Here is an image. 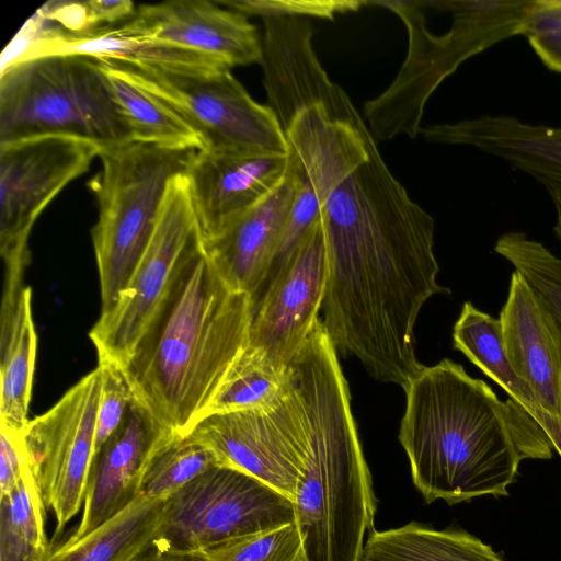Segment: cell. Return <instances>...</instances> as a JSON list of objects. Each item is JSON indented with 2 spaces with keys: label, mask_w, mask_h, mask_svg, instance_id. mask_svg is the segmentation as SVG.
Segmentation results:
<instances>
[{
  "label": "cell",
  "mask_w": 561,
  "mask_h": 561,
  "mask_svg": "<svg viewBox=\"0 0 561 561\" xmlns=\"http://www.w3.org/2000/svg\"><path fill=\"white\" fill-rule=\"evenodd\" d=\"M319 221L327 256L321 320L335 350L402 388L423 368L414 328L437 283L434 218L393 176L376 141L327 191Z\"/></svg>",
  "instance_id": "obj_1"
},
{
  "label": "cell",
  "mask_w": 561,
  "mask_h": 561,
  "mask_svg": "<svg viewBox=\"0 0 561 561\" xmlns=\"http://www.w3.org/2000/svg\"><path fill=\"white\" fill-rule=\"evenodd\" d=\"M399 440L426 503L507 496L525 459L548 460L552 445L513 399L445 358L405 385Z\"/></svg>",
  "instance_id": "obj_2"
},
{
  "label": "cell",
  "mask_w": 561,
  "mask_h": 561,
  "mask_svg": "<svg viewBox=\"0 0 561 561\" xmlns=\"http://www.w3.org/2000/svg\"><path fill=\"white\" fill-rule=\"evenodd\" d=\"M254 307L222 280L204 243L181 270L122 367L135 399L173 436L202 419L248 345Z\"/></svg>",
  "instance_id": "obj_3"
},
{
  "label": "cell",
  "mask_w": 561,
  "mask_h": 561,
  "mask_svg": "<svg viewBox=\"0 0 561 561\" xmlns=\"http://www.w3.org/2000/svg\"><path fill=\"white\" fill-rule=\"evenodd\" d=\"M308 448L293 499L304 561H360L377 499L337 352L319 319L289 364Z\"/></svg>",
  "instance_id": "obj_4"
},
{
  "label": "cell",
  "mask_w": 561,
  "mask_h": 561,
  "mask_svg": "<svg viewBox=\"0 0 561 561\" xmlns=\"http://www.w3.org/2000/svg\"><path fill=\"white\" fill-rule=\"evenodd\" d=\"M533 0H434L427 7L448 12L449 30L442 35L426 27L421 1H370L394 12L409 34L407 57L392 83L367 101L364 114L375 139L399 135L415 138L432 93L467 59L491 46L522 35Z\"/></svg>",
  "instance_id": "obj_5"
},
{
  "label": "cell",
  "mask_w": 561,
  "mask_h": 561,
  "mask_svg": "<svg viewBox=\"0 0 561 561\" xmlns=\"http://www.w3.org/2000/svg\"><path fill=\"white\" fill-rule=\"evenodd\" d=\"M42 136L101 151L133 141L99 59L54 54L0 69V145Z\"/></svg>",
  "instance_id": "obj_6"
},
{
  "label": "cell",
  "mask_w": 561,
  "mask_h": 561,
  "mask_svg": "<svg viewBox=\"0 0 561 561\" xmlns=\"http://www.w3.org/2000/svg\"><path fill=\"white\" fill-rule=\"evenodd\" d=\"M195 151L130 141L100 152L101 169L89 182L98 205L91 238L100 316L128 285L154 234L169 185L184 174Z\"/></svg>",
  "instance_id": "obj_7"
},
{
  "label": "cell",
  "mask_w": 561,
  "mask_h": 561,
  "mask_svg": "<svg viewBox=\"0 0 561 561\" xmlns=\"http://www.w3.org/2000/svg\"><path fill=\"white\" fill-rule=\"evenodd\" d=\"M121 77L174 110L199 135L204 149L287 153L274 111L254 101L231 69L172 73L102 60Z\"/></svg>",
  "instance_id": "obj_8"
},
{
  "label": "cell",
  "mask_w": 561,
  "mask_h": 561,
  "mask_svg": "<svg viewBox=\"0 0 561 561\" xmlns=\"http://www.w3.org/2000/svg\"><path fill=\"white\" fill-rule=\"evenodd\" d=\"M294 519L291 499L244 471L216 465L169 497L153 547L195 552Z\"/></svg>",
  "instance_id": "obj_9"
},
{
  "label": "cell",
  "mask_w": 561,
  "mask_h": 561,
  "mask_svg": "<svg viewBox=\"0 0 561 561\" xmlns=\"http://www.w3.org/2000/svg\"><path fill=\"white\" fill-rule=\"evenodd\" d=\"M202 247L203 236L181 174L169 185L154 234L128 285L89 333L99 362L126 364L181 270Z\"/></svg>",
  "instance_id": "obj_10"
},
{
  "label": "cell",
  "mask_w": 561,
  "mask_h": 561,
  "mask_svg": "<svg viewBox=\"0 0 561 561\" xmlns=\"http://www.w3.org/2000/svg\"><path fill=\"white\" fill-rule=\"evenodd\" d=\"M103 373L98 365L20 434L24 459L56 519L54 538L83 508L94 458Z\"/></svg>",
  "instance_id": "obj_11"
},
{
  "label": "cell",
  "mask_w": 561,
  "mask_h": 561,
  "mask_svg": "<svg viewBox=\"0 0 561 561\" xmlns=\"http://www.w3.org/2000/svg\"><path fill=\"white\" fill-rule=\"evenodd\" d=\"M101 149L69 136L0 145V253L4 270H26L31 231L46 207L89 169Z\"/></svg>",
  "instance_id": "obj_12"
},
{
  "label": "cell",
  "mask_w": 561,
  "mask_h": 561,
  "mask_svg": "<svg viewBox=\"0 0 561 561\" xmlns=\"http://www.w3.org/2000/svg\"><path fill=\"white\" fill-rule=\"evenodd\" d=\"M187 435L209 447L220 465L244 471L294 499L308 439L291 376L273 404L207 415Z\"/></svg>",
  "instance_id": "obj_13"
},
{
  "label": "cell",
  "mask_w": 561,
  "mask_h": 561,
  "mask_svg": "<svg viewBox=\"0 0 561 561\" xmlns=\"http://www.w3.org/2000/svg\"><path fill=\"white\" fill-rule=\"evenodd\" d=\"M327 256L320 221L277 266L255 304L248 347L287 369L310 335L322 309Z\"/></svg>",
  "instance_id": "obj_14"
},
{
  "label": "cell",
  "mask_w": 561,
  "mask_h": 561,
  "mask_svg": "<svg viewBox=\"0 0 561 561\" xmlns=\"http://www.w3.org/2000/svg\"><path fill=\"white\" fill-rule=\"evenodd\" d=\"M287 153L202 149L184 178L203 236L209 239L268 196L284 180Z\"/></svg>",
  "instance_id": "obj_15"
},
{
  "label": "cell",
  "mask_w": 561,
  "mask_h": 561,
  "mask_svg": "<svg viewBox=\"0 0 561 561\" xmlns=\"http://www.w3.org/2000/svg\"><path fill=\"white\" fill-rule=\"evenodd\" d=\"M421 134L430 142L467 146L494 156L537 181L554 206L553 231L561 241V126L483 114L422 127Z\"/></svg>",
  "instance_id": "obj_16"
},
{
  "label": "cell",
  "mask_w": 561,
  "mask_h": 561,
  "mask_svg": "<svg viewBox=\"0 0 561 561\" xmlns=\"http://www.w3.org/2000/svg\"><path fill=\"white\" fill-rule=\"evenodd\" d=\"M176 437L134 399L121 426L94 456L82 517L68 541L85 536L138 497L153 457Z\"/></svg>",
  "instance_id": "obj_17"
},
{
  "label": "cell",
  "mask_w": 561,
  "mask_h": 561,
  "mask_svg": "<svg viewBox=\"0 0 561 561\" xmlns=\"http://www.w3.org/2000/svg\"><path fill=\"white\" fill-rule=\"evenodd\" d=\"M131 32L213 57L230 68L261 64L262 38L248 16L208 0L136 7L122 23Z\"/></svg>",
  "instance_id": "obj_18"
},
{
  "label": "cell",
  "mask_w": 561,
  "mask_h": 561,
  "mask_svg": "<svg viewBox=\"0 0 561 561\" xmlns=\"http://www.w3.org/2000/svg\"><path fill=\"white\" fill-rule=\"evenodd\" d=\"M295 195L286 172L280 184L216 236L203 240L204 251L222 280L256 304L272 273Z\"/></svg>",
  "instance_id": "obj_19"
},
{
  "label": "cell",
  "mask_w": 561,
  "mask_h": 561,
  "mask_svg": "<svg viewBox=\"0 0 561 561\" xmlns=\"http://www.w3.org/2000/svg\"><path fill=\"white\" fill-rule=\"evenodd\" d=\"M499 320L514 371L542 408L561 416V340L541 301L516 271Z\"/></svg>",
  "instance_id": "obj_20"
},
{
  "label": "cell",
  "mask_w": 561,
  "mask_h": 561,
  "mask_svg": "<svg viewBox=\"0 0 561 561\" xmlns=\"http://www.w3.org/2000/svg\"><path fill=\"white\" fill-rule=\"evenodd\" d=\"M25 271L4 270L0 313V427L21 434L26 427L36 359L31 288Z\"/></svg>",
  "instance_id": "obj_21"
},
{
  "label": "cell",
  "mask_w": 561,
  "mask_h": 561,
  "mask_svg": "<svg viewBox=\"0 0 561 561\" xmlns=\"http://www.w3.org/2000/svg\"><path fill=\"white\" fill-rule=\"evenodd\" d=\"M168 504L169 499L138 496L85 536L50 549L41 561H135L153 547Z\"/></svg>",
  "instance_id": "obj_22"
},
{
  "label": "cell",
  "mask_w": 561,
  "mask_h": 561,
  "mask_svg": "<svg viewBox=\"0 0 561 561\" xmlns=\"http://www.w3.org/2000/svg\"><path fill=\"white\" fill-rule=\"evenodd\" d=\"M360 561H504L501 553L463 530L420 523L369 533Z\"/></svg>",
  "instance_id": "obj_23"
},
{
  "label": "cell",
  "mask_w": 561,
  "mask_h": 561,
  "mask_svg": "<svg viewBox=\"0 0 561 561\" xmlns=\"http://www.w3.org/2000/svg\"><path fill=\"white\" fill-rule=\"evenodd\" d=\"M454 348L497 383L528 414L541 405L506 356L499 319L467 301L453 330Z\"/></svg>",
  "instance_id": "obj_24"
},
{
  "label": "cell",
  "mask_w": 561,
  "mask_h": 561,
  "mask_svg": "<svg viewBox=\"0 0 561 561\" xmlns=\"http://www.w3.org/2000/svg\"><path fill=\"white\" fill-rule=\"evenodd\" d=\"M100 61L133 141L172 149H204L199 135L174 110Z\"/></svg>",
  "instance_id": "obj_25"
},
{
  "label": "cell",
  "mask_w": 561,
  "mask_h": 561,
  "mask_svg": "<svg viewBox=\"0 0 561 561\" xmlns=\"http://www.w3.org/2000/svg\"><path fill=\"white\" fill-rule=\"evenodd\" d=\"M46 511L41 488L24 459L19 483L0 497V561H41L50 551Z\"/></svg>",
  "instance_id": "obj_26"
},
{
  "label": "cell",
  "mask_w": 561,
  "mask_h": 561,
  "mask_svg": "<svg viewBox=\"0 0 561 561\" xmlns=\"http://www.w3.org/2000/svg\"><path fill=\"white\" fill-rule=\"evenodd\" d=\"M289 366L280 369L245 346L211 399L203 417L264 408L276 402L289 383Z\"/></svg>",
  "instance_id": "obj_27"
},
{
  "label": "cell",
  "mask_w": 561,
  "mask_h": 561,
  "mask_svg": "<svg viewBox=\"0 0 561 561\" xmlns=\"http://www.w3.org/2000/svg\"><path fill=\"white\" fill-rule=\"evenodd\" d=\"M494 251L508 261L549 313L561 340V259L523 231L501 234Z\"/></svg>",
  "instance_id": "obj_28"
},
{
  "label": "cell",
  "mask_w": 561,
  "mask_h": 561,
  "mask_svg": "<svg viewBox=\"0 0 561 561\" xmlns=\"http://www.w3.org/2000/svg\"><path fill=\"white\" fill-rule=\"evenodd\" d=\"M220 465L216 454L191 435L167 444L152 459L139 496L169 499L209 468Z\"/></svg>",
  "instance_id": "obj_29"
},
{
  "label": "cell",
  "mask_w": 561,
  "mask_h": 561,
  "mask_svg": "<svg viewBox=\"0 0 561 561\" xmlns=\"http://www.w3.org/2000/svg\"><path fill=\"white\" fill-rule=\"evenodd\" d=\"M196 552L202 561H304L301 539L294 523Z\"/></svg>",
  "instance_id": "obj_30"
},
{
  "label": "cell",
  "mask_w": 561,
  "mask_h": 561,
  "mask_svg": "<svg viewBox=\"0 0 561 561\" xmlns=\"http://www.w3.org/2000/svg\"><path fill=\"white\" fill-rule=\"evenodd\" d=\"M99 365L102 367L103 381L96 415L94 456L121 426L135 399L121 366L110 362H99Z\"/></svg>",
  "instance_id": "obj_31"
},
{
  "label": "cell",
  "mask_w": 561,
  "mask_h": 561,
  "mask_svg": "<svg viewBox=\"0 0 561 561\" xmlns=\"http://www.w3.org/2000/svg\"><path fill=\"white\" fill-rule=\"evenodd\" d=\"M222 7L249 15H289L330 19L357 11L370 1H294V0H216Z\"/></svg>",
  "instance_id": "obj_32"
},
{
  "label": "cell",
  "mask_w": 561,
  "mask_h": 561,
  "mask_svg": "<svg viewBox=\"0 0 561 561\" xmlns=\"http://www.w3.org/2000/svg\"><path fill=\"white\" fill-rule=\"evenodd\" d=\"M24 469L20 434L0 427V497L10 494Z\"/></svg>",
  "instance_id": "obj_33"
},
{
  "label": "cell",
  "mask_w": 561,
  "mask_h": 561,
  "mask_svg": "<svg viewBox=\"0 0 561 561\" xmlns=\"http://www.w3.org/2000/svg\"><path fill=\"white\" fill-rule=\"evenodd\" d=\"M561 34V0H533L525 18V37Z\"/></svg>",
  "instance_id": "obj_34"
},
{
  "label": "cell",
  "mask_w": 561,
  "mask_h": 561,
  "mask_svg": "<svg viewBox=\"0 0 561 561\" xmlns=\"http://www.w3.org/2000/svg\"><path fill=\"white\" fill-rule=\"evenodd\" d=\"M528 43L550 70L561 73V34L528 37Z\"/></svg>",
  "instance_id": "obj_35"
},
{
  "label": "cell",
  "mask_w": 561,
  "mask_h": 561,
  "mask_svg": "<svg viewBox=\"0 0 561 561\" xmlns=\"http://www.w3.org/2000/svg\"><path fill=\"white\" fill-rule=\"evenodd\" d=\"M548 436L552 447L561 457V416L540 407L529 414Z\"/></svg>",
  "instance_id": "obj_36"
},
{
  "label": "cell",
  "mask_w": 561,
  "mask_h": 561,
  "mask_svg": "<svg viewBox=\"0 0 561 561\" xmlns=\"http://www.w3.org/2000/svg\"><path fill=\"white\" fill-rule=\"evenodd\" d=\"M135 561H202L198 552H182L152 547Z\"/></svg>",
  "instance_id": "obj_37"
}]
</instances>
